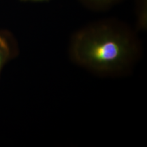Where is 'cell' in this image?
<instances>
[{
    "label": "cell",
    "instance_id": "1",
    "mask_svg": "<svg viewBox=\"0 0 147 147\" xmlns=\"http://www.w3.org/2000/svg\"><path fill=\"white\" fill-rule=\"evenodd\" d=\"M74 55L79 63L100 71H117L131 57L128 37L112 23H100L77 35Z\"/></svg>",
    "mask_w": 147,
    "mask_h": 147
},
{
    "label": "cell",
    "instance_id": "4",
    "mask_svg": "<svg viewBox=\"0 0 147 147\" xmlns=\"http://www.w3.org/2000/svg\"><path fill=\"white\" fill-rule=\"evenodd\" d=\"M23 1H35V2H41V1H46L49 0H21Z\"/></svg>",
    "mask_w": 147,
    "mask_h": 147
},
{
    "label": "cell",
    "instance_id": "3",
    "mask_svg": "<svg viewBox=\"0 0 147 147\" xmlns=\"http://www.w3.org/2000/svg\"><path fill=\"white\" fill-rule=\"evenodd\" d=\"M82 2L93 9L106 8L113 5L119 0H81Z\"/></svg>",
    "mask_w": 147,
    "mask_h": 147
},
{
    "label": "cell",
    "instance_id": "2",
    "mask_svg": "<svg viewBox=\"0 0 147 147\" xmlns=\"http://www.w3.org/2000/svg\"><path fill=\"white\" fill-rule=\"evenodd\" d=\"M12 48L8 37L0 32V71L3 65L12 57Z\"/></svg>",
    "mask_w": 147,
    "mask_h": 147
}]
</instances>
